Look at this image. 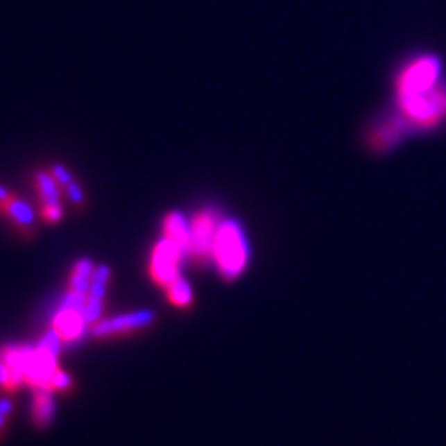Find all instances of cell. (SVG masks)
Here are the masks:
<instances>
[{"mask_svg":"<svg viewBox=\"0 0 446 446\" xmlns=\"http://www.w3.org/2000/svg\"><path fill=\"white\" fill-rule=\"evenodd\" d=\"M214 261L220 273L227 281L234 279L243 272L250 259V248L242 227L237 221H223L218 227L214 242Z\"/></svg>","mask_w":446,"mask_h":446,"instance_id":"6da1fadb","label":"cell"},{"mask_svg":"<svg viewBox=\"0 0 446 446\" xmlns=\"http://www.w3.org/2000/svg\"><path fill=\"white\" fill-rule=\"evenodd\" d=\"M185 250L177 246L173 240L162 238L160 242L153 248L151 264H149V273L153 281L160 286H169L179 275V264L182 259Z\"/></svg>","mask_w":446,"mask_h":446,"instance_id":"7a4b0ae2","label":"cell"},{"mask_svg":"<svg viewBox=\"0 0 446 446\" xmlns=\"http://www.w3.org/2000/svg\"><path fill=\"white\" fill-rule=\"evenodd\" d=\"M191 223V237L188 243V255L197 261L199 264H205L210 257L214 255V242L216 232H218V220L214 212L203 210L190 221Z\"/></svg>","mask_w":446,"mask_h":446,"instance_id":"3957f363","label":"cell"},{"mask_svg":"<svg viewBox=\"0 0 446 446\" xmlns=\"http://www.w3.org/2000/svg\"><path fill=\"white\" fill-rule=\"evenodd\" d=\"M155 313L153 311H138V313L123 314L116 318L101 320L92 325V335L95 338H116V336L132 335L136 331L147 329L155 324Z\"/></svg>","mask_w":446,"mask_h":446,"instance_id":"277c9868","label":"cell"},{"mask_svg":"<svg viewBox=\"0 0 446 446\" xmlns=\"http://www.w3.org/2000/svg\"><path fill=\"white\" fill-rule=\"evenodd\" d=\"M58 368V357L43 348H32L28 357V365L24 370V383L35 388H51V379ZM53 391V388H51Z\"/></svg>","mask_w":446,"mask_h":446,"instance_id":"5b68a950","label":"cell"},{"mask_svg":"<svg viewBox=\"0 0 446 446\" xmlns=\"http://www.w3.org/2000/svg\"><path fill=\"white\" fill-rule=\"evenodd\" d=\"M404 132H407V127L398 114H394L393 117H385L383 121L372 125L366 134V145L374 153H385L396 147V144L404 138Z\"/></svg>","mask_w":446,"mask_h":446,"instance_id":"8992f818","label":"cell"},{"mask_svg":"<svg viewBox=\"0 0 446 446\" xmlns=\"http://www.w3.org/2000/svg\"><path fill=\"white\" fill-rule=\"evenodd\" d=\"M0 214L6 216L8 220L21 231V234H24L26 238L34 237V210L30 209L24 201H21L19 197H13L6 203H0Z\"/></svg>","mask_w":446,"mask_h":446,"instance_id":"52a82bcc","label":"cell"},{"mask_svg":"<svg viewBox=\"0 0 446 446\" xmlns=\"http://www.w3.org/2000/svg\"><path fill=\"white\" fill-rule=\"evenodd\" d=\"M86 325L84 314L71 311V309H60V313L53 318V329L64 342H73L82 335Z\"/></svg>","mask_w":446,"mask_h":446,"instance_id":"ba28073f","label":"cell"},{"mask_svg":"<svg viewBox=\"0 0 446 446\" xmlns=\"http://www.w3.org/2000/svg\"><path fill=\"white\" fill-rule=\"evenodd\" d=\"M164 237L173 240L177 246H180L185 253H188V243L191 237V223L186 221V218L179 212H169L164 220Z\"/></svg>","mask_w":446,"mask_h":446,"instance_id":"9c48e42d","label":"cell"},{"mask_svg":"<svg viewBox=\"0 0 446 446\" xmlns=\"http://www.w3.org/2000/svg\"><path fill=\"white\" fill-rule=\"evenodd\" d=\"M32 415H34V424L40 429L49 428V424L53 422L54 400L53 394H51V388H35Z\"/></svg>","mask_w":446,"mask_h":446,"instance_id":"30bf717a","label":"cell"},{"mask_svg":"<svg viewBox=\"0 0 446 446\" xmlns=\"http://www.w3.org/2000/svg\"><path fill=\"white\" fill-rule=\"evenodd\" d=\"M35 190L40 194L43 205H58L60 203V185L56 182L51 171H37L35 173Z\"/></svg>","mask_w":446,"mask_h":446,"instance_id":"8fae6325","label":"cell"},{"mask_svg":"<svg viewBox=\"0 0 446 446\" xmlns=\"http://www.w3.org/2000/svg\"><path fill=\"white\" fill-rule=\"evenodd\" d=\"M166 292H168V300L175 307L188 309L194 303V290L186 279L177 277L169 286H166Z\"/></svg>","mask_w":446,"mask_h":446,"instance_id":"7c38bea8","label":"cell"},{"mask_svg":"<svg viewBox=\"0 0 446 446\" xmlns=\"http://www.w3.org/2000/svg\"><path fill=\"white\" fill-rule=\"evenodd\" d=\"M24 376L21 372L12 370L6 363L0 361V388L6 391V393H15L19 388L23 387Z\"/></svg>","mask_w":446,"mask_h":446,"instance_id":"4fadbf2b","label":"cell"},{"mask_svg":"<svg viewBox=\"0 0 446 446\" xmlns=\"http://www.w3.org/2000/svg\"><path fill=\"white\" fill-rule=\"evenodd\" d=\"M103 313H105V300L103 298H93L87 295L86 300V309H84V318L86 324L93 325L103 320Z\"/></svg>","mask_w":446,"mask_h":446,"instance_id":"5bb4252c","label":"cell"},{"mask_svg":"<svg viewBox=\"0 0 446 446\" xmlns=\"http://www.w3.org/2000/svg\"><path fill=\"white\" fill-rule=\"evenodd\" d=\"M51 388H53V391H58V393L67 394L75 388V379L58 366L56 372H54L53 379H51Z\"/></svg>","mask_w":446,"mask_h":446,"instance_id":"9a60e30c","label":"cell"},{"mask_svg":"<svg viewBox=\"0 0 446 446\" xmlns=\"http://www.w3.org/2000/svg\"><path fill=\"white\" fill-rule=\"evenodd\" d=\"M89 286H92V277H87V275H82V273L75 272V270H71L67 292H75V294L87 295V292H89Z\"/></svg>","mask_w":446,"mask_h":446,"instance_id":"2e32d148","label":"cell"},{"mask_svg":"<svg viewBox=\"0 0 446 446\" xmlns=\"http://www.w3.org/2000/svg\"><path fill=\"white\" fill-rule=\"evenodd\" d=\"M62 344H64V341L60 338L58 333H56L54 329H51L49 333H45V335L41 336V342L37 344V346L43 350H46V352H51V354L58 357L60 352H62Z\"/></svg>","mask_w":446,"mask_h":446,"instance_id":"e0dca14e","label":"cell"},{"mask_svg":"<svg viewBox=\"0 0 446 446\" xmlns=\"http://www.w3.org/2000/svg\"><path fill=\"white\" fill-rule=\"evenodd\" d=\"M41 218L49 223H58L64 218V207L62 203L58 205H43L41 207Z\"/></svg>","mask_w":446,"mask_h":446,"instance_id":"ac0fdd59","label":"cell"},{"mask_svg":"<svg viewBox=\"0 0 446 446\" xmlns=\"http://www.w3.org/2000/svg\"><path fill=\"white\" fill-rule=\"evenodd\" d=\"M51 171V175H53L54 179H56V182H58L60 186H67L73 182V175L67 171V168L65 166H62V164H56V166H53V168L49 169Z\"/></svg>","mask_w":446,"mask_h":446,"instance_id":"d6986e66","label":"cell"},{"mask_svg":"<svg viewBox=\"0 0 446 446\" xmlns=\"http://www.w3.org/2000/svg\"><path fill=\"white\" fill-rule=\"evenodd\" d=\"M65 191H67V196L71 197V201H73L75 205H78V207H82V205L86 203V199H84V191H82V188L76 185L75 180H73L71 185L65 186Z\"/></svg>","mask_w":446,"mask_h":446,"instance_id":"ffe728a7","label":"cell"},{"mask_svg":"<svg viewBox=\"0 0 446 446\" xmlns=\"http://www.w3.org/2000/svg\"><path fill=\"white\" fill-rule=\"evenodd\" d=\"M110 277H112L110 268H108V266H97V268H95V272H93V275H92V281H95V283L108 284V283H110Z\"/></svg>","mask_w":446,"mask_h":446,"instance_id":"44dd1931","label":"cell"},{"mask_svg":"<svg viewBox=\"0 0 446 446\" xmlns=\"http://www.w3.org/2000/svg\"><path fill=\"white\" fill-rule=\"evenodd\" d=\"M0 413H2V415H6V417L12 415L13 413L12 400H8V398H2V400H0Z\"/></svg>","mask_w":446,"mask_h":446,"instance_id":"7402d4cb","label":"cell"},{"mask_svg":"<svg viewBox=\"0 0 446 446\" xmlns=\"http://www.w3.org/2000/svg\"><path fill=\"white\" fill-rule=\"evenodd\" d=\"M13 194L10 190H6V188H2L0 186V203H6V201H10V199H13Z\"/></svg>","mask_w":446,"mask_h":446,"instance_id":"603a6c76","label":"cell"},{"mask_svg":"<svg viewBox=\"0 0 446 446\" xmlns=\"http://www.w3.org/2000/svg\"><path fill=\"white\" fill-rule=\"evenodd\" d=\"M6 428H8V417H6V415H2V413H0V437L4 435Z\"/></svg>","mask_w":446,"mask_h":446,"instance_id":"cb8c5ba5","label":"cell"}]
</instances>
